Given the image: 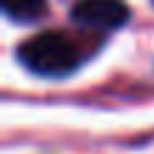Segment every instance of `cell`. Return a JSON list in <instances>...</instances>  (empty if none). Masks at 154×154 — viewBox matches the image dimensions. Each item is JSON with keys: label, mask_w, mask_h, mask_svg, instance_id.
<instances>
[{"label": "cell", "mask_w": 154, "mask_h": 154, "mask_svg": "<svg viewBox=\"0 0 154 154\" xmlns=\"http://www.w3.org/2000/svg\"><path fill=\"white\" fill-rule=\"evenodd\" d=\"M72 20L86 29L111 32L128 20V6L123 0H77L72 6Z\"/></svg>", "instance_id": "cell-2"}, {"label": "cell", "mask_w": 154, "mask_h": 154, "mask_svg": "<svg viewBox=\"0 0 154 154\" xmlns=\"http://www.w3.org/2000/svg\"><path fill=\"white\" fill-rule=\"evenodd\" d=\"M17 60L37 77H66L80 66V51L66 34L40 32L17 46Z\"/></svg>", "instance_id": "cell-1"}, {"label": "cell", "mask_w": 154, "mask_h": 154, "mask_svg": "<svg viewBox=\"0 0 154 154\" xmlns=\"http://www.w3.org/2000/svg\"><path fill=\"white\" fill-rule=\"evenodd\" d=\"M3 14L14 23H34L46 14L49 0H0Z\"/></svg>", "instance_id": "cell-3"}]
</instances>
